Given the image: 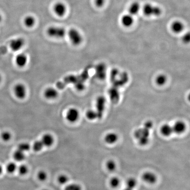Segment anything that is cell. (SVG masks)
<instances>
[{"instance_id": "1", "label": "cell", "mask_w": 190, "mask_h": 190, "mask_svg": "<svg viewBox=\"0 0 190 190\" xmlns=\"http://www.w3.org/2000/svg\"><path fill=\"white\" fill-rule=\"evenodd\" d=\"M66 29L63 27L51 26L46 30V34L49 37L56 39H61L66 35Z\"/></svg>"}, {"instance_id": "2", "label": "cell", "mask_w": 190, "mask_h": 190, "mask_svg": "<svg viewBox=\"0 0 190 190\" xmlns=\"http://www.w3.org/2000/svg\"><path fill=\"white\" fill-rule=\"evenodd\" d=\"M69 40L72 45L75 46H78L82 43L83 37L80 32L75 28H72L69 30L66 33Z\"/></svg>"}, {"instance_id": "3", "label": "cell", "mask_w": 190, "mask_h": 190, "mask_svg": "<svg viewBox=\"0 0 190 190\" xmlns=\"http://www.w3.org/2000/svg\"><path fill=\"white\" fill-rule=\"evenodd\" d=\"M142 11L144 14L148 17H159L162 13L160 7L151 3L145 4L142 7Z\"/></svg>"}, {"instance_id": "4", "label": "cell", "mask_w": 190, "mask_h": 190, "mask_svg": "<svg viewBox=\"0 0 190 190\" xmlns=\"http://www.w3.org/2000/svg\"><path fill=\"white\" fill-rule=\"evenodd\" d=\"M13 92L17 99L23 100L26 97L27 91L25 85L22 83H18L14 87Z\"/></svg>"}, {"instance_id": "5", "label": "cell", "mask_w": 190, "mask_h": 190, "mask_svg": "<svg viewBox=\"0 0 190 190\" xmlns=\"http://www.w3.org/2000/svg\"><path fill=\"white\" fill-rule=\"evenodd\" d=\"M25 44V41L24 38L18 37L14 38L10 41L9 46L11 49L13 51H20L24 47Z\"/></svg>"}, {"instance_id": "6", "label": "cell", "mask_w": 190, "mask_h": 190, "mask_svg": "<svg viewBox=\"0 0 190 190\" xmlns=\"http://www.w3.org/2000/svg\"><path fill=\"white\" fill-rule=\"evenodd\" d=\"M53 10L54 13L58 17H63L66 15L67 7L64 3L58 2L54 5Z\"/></svg>"}, {"instance_id": "7", "label": "cell", "mask_w": 190, "mask_h": 190, "mask_svg": "<svg viewBox=\"0 0 190 190\" xmlns=\"http://www.w3.org/2000/svg\"><path fill=\"white\" fill-rule=\"evenodd\" d=\"M80 117V113L78 109L75 107H71L66 111V119L69 122L74 123L77 122Z\"/></svg>"}, {"instance_id": "8", "label": "cell", "mask_w": 190, "mask_h": 190, "mask_svg": "<svg viewBox=\"0 0 190 190\" xmlns=\"http://www.w3.org/2000/svg\"><path fill=\"white\" fill-rule=\"evenodd\" d=\"M59 92L56 88L49 87L46 88L43 92L44 97L48 100L56 99L59 96Z\"/></svg>"}, {"instance_id": "9", "label": "cell", "mask_w": 190, "mask_h": 190, "mask_svg": "<svg viewBox=\"0 0 190 190\" xmlns=\"http://www.w3.org/2000/svg\"><path fill=\"white\" fill-rule=\"evenodd\" d=\"M28 58L26 54L20 53L15 58V62L16 65L20 68H23L26 66Z\"/></svg>"}, {"instance_id": "10", "label": "cell", "mask_w": 190, "mask_h": 190, "mask_svg": "<svg viewBox=\"0 0 190 190\" xmlns=\"http://www.w3.org/2000/svg\"><path fill=\"white\" fill-rule=\"evenodd\" d=\"M105 99L103 96H99L96 100V112L99 115V118L102 116V113L105 109Z\"/></svg>"}, {"instance_id": "11", "label": "cell", "mask_w": 190, "mask_h": 190, "mask_svg": "<svg viewBox=\"0 0 190 190\" xmlns=\"http://www.w3.org/2000/svg\"><path fill=\"white\" fill-rule=\"evenodd\" d=\"M106 67L104 63H99L95 67V74L96 78L103 80L106 76Z\"/></svg>"}, {"instance_id": "12", "label": "cell", "mask_w": 190, "mask_h": 190, "mask_svg": "<svg viewBox=\"0 0 190 190\" xmlns=\"http://www.w3.org/2000/svg\"><path fill=\"white\" fill-rule=\"evenodd\" d=\"M121 22L123 26L129 27L134 23V17L129 13L123 15L121 17Z\"/></svg>"}, {"instance_id": "13", "label": "cell", "mask_w": 190, "mask_h": 190, "mask_svg": "<svg viewBox=\"0 0 190 190\" xmlns=\"http://www.w3.org/2000/svg\"><path fill=\"white\" fill-rule=\"evenodd\" d=\"M142 178L144 182L151 184L155 183L157 180L156 176L153 173L150 172L144 173L143 174Z\"/></svg>"}, {"instance_id": "14", "label": "cell", "mask_w": 190, "mask_h": 190, "mask_svg": "<svg viewBox=\"0 0 190 190\" xmlns=\"http://www.w3.org/2000/svg\"><path fill=\"white\" fill-rule=\"evenodd\" d=\"M184 24L183 22L179 20H176L172 22L171 25V29L173 33L179 34L183 32L184 30Z\"/></svg>"}, {"instance_id": "15", "label": "cell", "mask_w": 190, "mask_h": 190, "mask_svg": "<svg viewBox=\"0 0 190 190\" xmlns=\"http://www.w3.org/2000/svg\"><path fill=\"white\" fill-rule=\"evenodd\" d=\"M141 5L138 2H135L130 5L128 9V13L133 17L138 14L141 10Z\"/></svg>"}, {"instance_id": "16", "label": "cell", "mask_w": 190, "mask_h": 190, "mask_svg": "<svg viewBox=\"0 0 190 190\" xmlns=\"http://www.w3.org/2000/svg\"><path fill=\"white\" fill-rule=\"evenodd\" d=\"M172 127L173 132L178 134H183L186 129L185 123L182 121H178L176 122Z\"/></svg>"}, {"instance_id": "17", "label": "cell", "mask_w": 190, "mask_h": 190, "mask_svg": "<svg viewBox=\"0 0 190 190\" xmlns=\"http://www.w3.org/2000/svg\"><path fill=\"white\" fill-rule=\"evenodd\" d=\"M149 135H150V130L146 129L144 127L138 129L134 132V137L137 139H139L142 137H149Z\"/></svg>"}, {"instance_id": "18", "label": "cell", "mask_w": 190, "mask_h": 190, "mask_svg": "<svg viewBox=\"0 0 190 190\" xmlns=\"http://www.w3.org/2000/svg\"><path fill=\"white\" fill-rule=\"evenodd\" d=\"M25 26L29 28L33 27L36 24V19L32 15H27L24 17L23 20Z\"/></svg>"}, {"instance_id": "19", "label": "cell", "mask_w": 190, "mask_h": 190, "mask_svg": "<svg viewBox=\"0 0 190 190\" xmlns=\"http://www.w3.org/2000/svg\"><path fill=\"white\" fill-rule=\"evenodd\" d=\"M119 137L118 135L114 133H110L107 134L105 137V140L106 143L113 144L118 141Z\"/></svg>"}, {"instance_id": "20", "label": "cell", "mask_w": 190, "mask_h": 190, "mask_svg": "<svg viewBox=\"0 0 190 190\" xmlns=\"http://www.w3.org/2000/svg\"><path fill=\"white\" fill-rule=\"evenodd\" d=\"M42 143L44 146L50 147L53 144L54 138L52 135L50 134H46L42 137L41 139Z\"/></svg>"}, {"instance_id": "21", "label": "cell", "mask_w": 190, "mask_h": 190, "mask_svg": "<svg viewBox=\"0 0 190 190\" xmlns=\"http://www.w3.org/2000/svg\"><path fill=\"white\" fill-rule=\"evenodd\" d=\"M160 132L161 134L165 137H169L173 133L172 126L167 124H164L161 127Z\"/></svg>"}, {"instance_id": "22", "label": "cell", "mask_w": 190, "mask_h": 190, "mask_svg": "<svg viewBox=\"0 0 190 190\" xmlns=\"http://www.w3.org/2000/svg\"><path fill=\"white\" fill-rule=\"evenodd\" d=\"M86 117L89 120H94L99 119V115L96 111L93 110H89L86 112Z\"/></svg>"}, {"instance_id": "23", "label": "cell", "mask_w": 190, "mask_h": 190, "mask_svg": "<svg viewBox=\"0 0 190 190\" xmlns=\"http://www.w3.org/2000/svg\"><path fill=\"white\" fill-rule=\"evenodd\" d=\"M13 156L14 158L18 162H21V161L24 160L25 158L24 152H22L18 149L17 151H15Z\"/></svg>"}, {"instance_id": "24", "label": "cell", "mask_w": 190, "mask_h": 190, "mask_svg": "<svg viewBox=\"0 0 190 190\" xmlns=\"http://www.w3.org/2000/svg\"><path fill=\"white\" fill-rule=\"evenodd\" d=\"M167 77L164 75H160L157 77L155 80L158 85L160 86L163 85L167 81Z\"/></svg>"}, {"instance_id": "25", "label": "cell", "mask_w": 190, "mask_h": 190, "mask_svg": "<svg viewBox=\"0 0 190 190\" xmlns=\"http://www.w3.org/2000/svg\"><path fill=\"white\" fill-rule=\"evenodd\" d=\"M126 184V187L130 188L132 189H134V188L137 186V180L134 178H129V179L127 180Z\"/></svg>"}, {"instance_id": "26", "label": "cell", "mask_w": 190, "mask_h": 190, "mask_svg": "<svg viewBox=\"0 0 190 190\" xmlns=\"http://www.w3.org/2000/svg\"><path fill=\"white\" fill-rule=\"evenodd\" d=\"M30 149H31L30 145L27 143H22L20 144L18 146V150L23 152L29 151Z\"/></svg>"}, {"instance_id": "27", "label": "cell", "mask_w": 190, "mask_h": 190, "mask_svg": "<svg viewBox=\"0 0 190 190\" xmlns=\"http://www.w3.org/2000/svg\"><path fill=\"white\" fill-rule=\"evenodd\" d=\"M44 145L41 140H37L33 144V148L35 151H41L43 148Z\"/></svg>"}, {"instance_id": "28", "label": "cell", "mask_w": 190, "mask_h": 190, "mask_svg": "<svg viewBox=\"0 0 190 190\" xmlns=\"http://www.w3.org/2000/svg\"><path fill=\"white\" fill-rule=\"evenodd\" d=\"M106 167L109 171H114L116 168V164L114 161L109 160L107 162V164H106Z\"/></svg>"}, {"instance_id": "29", "label": "cell", "mask_w": 190, "mask_h": 190, "mask_svg": "<svg viewBox=\"0 0 190 190\" xmlns=\"http://www.w3.org/2000/svg\"><path fill=\"white\" fill-rule=\"evenodd\" d=\"M17 165L13 163H10L7 164L6 166V170L8 173H13L14 172L17 170Z\"/></svg>"}, {"instance_id": "30", "label": "cell", "mask_w": 190, "mask_h": 190, "mask_svg": "<svg viewBox=\"0 0 190 190\" xmlns=\"http://www.w3.org/2000/svg\"><path fill=\"white\" fill-rule=\"evenodd\" d=\"M110 185L113 188H117L119 186L120 181L119 179L117 178H111L110 181Z\"/></svg>"}, {"instance_id": "31", "label": "cell", "mask_w": 190, "mask_h": 190, "mask_svg": "<svg viewBox=\"0 0 190 190\" xmlns=\"http://www.w3.org/2000/svg\"><path fill=\"white\" fill-rule=\"evenodd\" d=\"M65 190H81V187L76 183L68 184L65 188Z\"/></svg>"}, {"instance_id": "32", "label": "cell", "mask_w": 190, "mask_h": 190, "mask_svg": "<svg viewBox=\"0 0 190 190\" xmlns=\"http://www.w3.org/2000/svg\"><path fill=\"white\" fill-rule=\"evenodd\" d=\"M58 181L61 184H65L68 183L69 178L65 175H61L58 178Z\"/></svg>"}, {"instance_id": "33", "label": "cell", "mask_w": 190, "mask_h": 190, "mask_svg": "<svg viewBox=\"0 0 190 190\" xmlns=\"http://www.w3.org/2000/svg\"><path fill=\"white\" fill-rule=\"evenodd\" d=\"M38 180L41 181H43L46 180L47 178V174L44 171L41 170L38 173L37 175Z\"/></svg>"}, {"instance_id": "34", "label": "cell", "mask_w": 190, "mask_h": 190, "mask_svg": "<svg viewBox=\"0 0 190 190\" xmlns=\"http://www.w3.org/2000/svg\"><path fill=\"white\" fill-rule=\"evenodd\" d=\"M19 173L22 175H24L27 173L28 171V167L26 165H21L18 168Z\"/></svg>"}, {"instance_id": "35", "label": "cell", "mask_w": 190, "mask_h": 190, "mask_svg": "<svg viewBox=\"0 0 190 190\" xmlns=\"http://www.w3.org/2000/svg\"><path fill=\"white\" fill-rule=\"evenodd\" d=\"M1 137H2V139L3 140L5 141H7L10 140L11 138V134L8 132H4L2 134Z\"/></svg>"}, {"instance_id": "36", "label": "cell", "mask_w": 190, "mask_h": 190, "mask_svg": "<svg viewBox=\"0 0 190 190\" xmlns=\"http://www.w3.org/2000/svg\"><path fill=\"white\" fill-rule=\"evenodd\" d=\"M95 6L98 8H101L105 5L106 0H94Z\"/></svg>"}, {"instance_id": "37", "label": "cell", "mask_w": 190, "mask_h": 190, "mask_svg": "<svg viewBox=\"0 0 190 190\" xmlns=\"http://www.w3.org/2000/svg\"><path fill=\"white\" fill-rule=\"evenodd\" d=\"M153 124L151 121H147L144 124V127L146 129L150 130L153 128Z\"/></svg>"}, {"instance_id": "38", "label": "cell", "mask_w": 190, "mask_h": 190, "mask_svg": "<svg viewBox=\"0 0 190 190\" xmlns=\"http://www.w3.org/2000/svg\"><path fill=\"white\" fill-rule=\"evenodd\" d=\"M190 39V35L189 33H186L182 37V40L183 42L185 43H188L189 42Z\"/></svg>"}, {"instance_id": "39", "label": "cell", "mask_w": 190, "mask_h": 190, "mask_svg": "<svg viewBox=\"0 0 190 190\" xmlns=\"http://www.w3.org/2000/svg\"><path fill=\"white\" fill-rule=\"evenodd\" d=\"M2 171H3L2 167V166H1V165H0V175H1V174L2 173Z\"/></svg>"}, {"instance_id": "40", "label": "cell", "mask_w": 190, "mask_h": 190, "mask_svg": "<svg viewBox=\"0 0 190 190\" xmlns=\"http://www.w3.org/2000/svg\"><path fill=\"white\" fill-rule=\"evenodd\" d=\"M123 190H133V189H132L130 188H129L128 187H126L124 188Z\"/></svg>"}, {"instance_id": "41", "label": "cell", "mask_w": 190, "mask_h": 190, "mask_svg": "<svg viewBox=\"0 0 190 190\" xmlns=\"http://www.w3.org/2000/svg\"><path fill=\"white\" fill-rule=\"evenodd\" d=\"M2 15L0 14V22H2Z\"/></svg>"}, {"instance_id": "42", "label": "cell", "mask_w": 190, "mask_h": 190, "mask_svg": "<svg viewBox=\"0 0 190 190\" xmlns=\"http://www.w3.org/2000/svg\"><path fill=\"white\" fill-rule=\"evenodd\" d=\"M2 80V76H1V74H0V83H1V81Z\"/></svg>"}, {"instance_id": "43", "label": "cell", "mask_w": 190, "mask_h": 190, "mask_svg": "<svg viewBox=\"0 0 190 190\" xmlns=\"http://www.w3.org/2000/svg\"><path fill=\"white\" fill-rule=\"evenodd\" d=\"M47 190V189H44V190Z\"/></svg>"}]
</instances>
